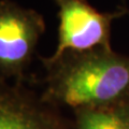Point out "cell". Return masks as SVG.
I'll list each match as a JSON object with an SVG mask.
<instances>
[{
	"label": "cell",
	"mask_w": 129,
	"mask_h": 129,
	"mask_svg": "<svg viewBox=\"0 0 129 129\" xmlns=\"http://www.w3.org/2000/svg\"><path fill=\"white\" fill-rule=\"evenodd\" d=\"M43 61L48 70L45 98L82 108L106 106L129 94V59L110 48L68 52Z\"/></svg>",
	"instance_id": "1"
},
{
	"label": "cell",
	"mask_w": 129,
	"mask_h": 129,
	"mask_svg": "<svg viewBox=\"0 0 129 129\" xmlns=\"http://www.w3.org/2000/svg\"><path fill=\"white\" fill-rule=\"evenodd\" d=\"M58 7V45L47 60H55L68 52L110 48L111 24L126 13L125 9L102 13L86 0H53Z\"/></svg>",
	"instance_id": "2"
},
{
	"label": "cell",
	"mask_w": 129,
	"mask_h": 129,
	"mask_svg": "<svg viewBox=\"0 0 129 129\" xmlns=\"http://www.w3.org/2000/svg\"><path fill=\"white\" fill-rule=\"evenodd\" d=\"M45 29L43 16L11 0H0V72L21 79Z\"/></svg>",
	"instance_id": "3"
},
{
	"label": "cell",
	"mask_w": 129,
	"mask_h": 129,
	"mask_svg": "<svg viewBox=\"0 0 129 129\" xmlns=\"http://www.w3.org/2000/svg\"><path fill=\"white\" fill-rule=\"evenodd\" d=\"M0 129H58L42 101L22 84L0 79Z\"/></svg>",
	"instance_id": "4"
},
{
	"label": "cell",
	"mask_w": 129,
	"mask_h": 129,
	"mask_svg": "<svg viewBox=\"0 0 129 129\" xmlns=\"http://www.w3.org/2000/svg\"><path fill=\"white\" fill-rule=\"evenodd\" d=\"M80 129H129V125L115 113L90 111L82 115Z\"/></svg>",
	"instance_id": "5"
}]
</instances>
